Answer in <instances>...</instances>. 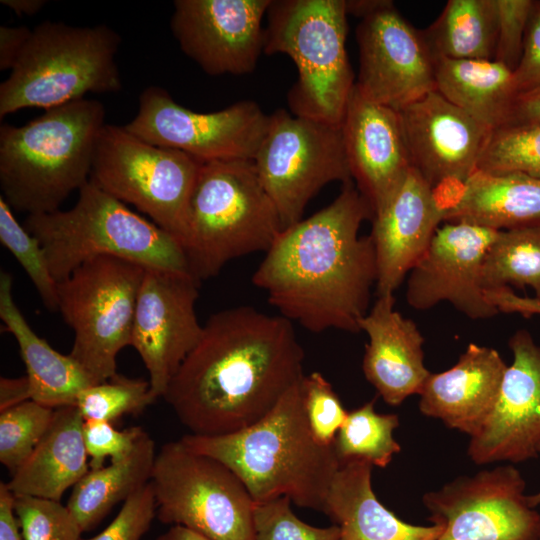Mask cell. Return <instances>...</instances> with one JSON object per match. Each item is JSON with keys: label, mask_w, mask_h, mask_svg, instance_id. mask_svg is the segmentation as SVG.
<instances>
[{"label": "cell", "mask_w": 540, "mask_h": 540, "mask_svg": "<svg viewBox=\"0 0 540 540\" xmlns=\"http://www.w3.org/2000/svg\"><path fill=\"white\" fill-rule=\"evenodd\" d=\"M292 322L250 306L213 314L163 395L194 435L237 432L261 420L304 377Z\"/></svg>", "instance_id": "1"}, {"label": "cell", "mask_w": 540, "mask_h": 540, "mask_svg": "<svg viewBox=\"0 0 540 540\" xmlns=\"http://www.w3.org/2000/svg\"><path fill=\"white\" fill-rule=\"evenodd\" d=\"M370 205L353 180L325 208L283 229L252 276L280 315L305 329L360 332L378 278Z\"/></svg>", "instance_id": "2"}, {"label": "cell", "mask_w": 540, "mask_h": 540, "mask_svg": "<svg viewBox=\"0 0 540 540\" xmlns=\"http://www.w3.org/2000/svg\"><path fill=\"white\" fill-rule=\"evenodd\" d=\"M180 440L192 451L228 466L255 503L287 496L299 507L324 513L341 465L333 445L320 444L310 430L301 381L265 417L247 428L217 436L187 434Z\"/></svg>", "instance_id": "3"}, {"label": "cell", "mask_w": 540, "mask_h": 540, "mask_svg": "<svg viewBox=\"0 0 540 540\" xmlns=\"http://www.w3.org/2000/svg\"><path fill=\"white\" fill-rule=\"evenodd\" d=\"M106 125L100 101L50 108L22 126H0V187L9 206L28 215L51 213L89 180Z\"/></svg>", "instance_id": "4"}, {"label": "cell", "mask_w": 540, "mask_h": 540, "mask_svg": "<svg viewBox=\"0 0 540 540\" xmlns=\"http://www.w3.org/2000/svg\"><path fill=\"white\" fill-rule=\"evenodd\" d=\"M282 230L252 160L202 163L177 238L199 282L231 260L266 252Z\"/></svg>", "instance_id": "5"}, {"label": "cell", "mask_w": 540, "mask_h": 540, "mask_svg": "<svg viewBox=\"0 0 540 540\" xmlns=\"http://www.w3.org/2000/svg\"><path fill=\"white\" fill-rule=\"evenodd\" d=\"M23 226L40 241L57 282L97 256L189 273L183 250L173 235L90 180L79 190L72 208L28 215Z\"/></svg>", "instance_id": "6"}, {"label": "cell", "mask_w": 540, "mask_h": 540, "mask_svg": "<svg viewBox=\"0 0 540 540\" xmlns=\"http://www.w3.org/2000/svg\"><path fill=\"white\" fill-rule=\"evenodd\" d=\"M120 35L107 25L44 21L0 85V119L26 108L44 110L122 89L116 54Z\"/></svg>", "instance_id": "7"}, {"label": "cell", "mask_w": 540, "mask_h": 540, "mask_svg": "<svg viewBox=\"0 0 540 540\" xmlns=\"http://www.w3.org/2000/svg\"><path fill=\"white\" fill-rule=\"evenodd\" d=\"M345 0H271L263 52L285 54L298 78L288 93L292 114L340 124L355 86L347 51Z\"/></svg>", "instance_id": "8"}, {"label": "cell", "mask_w": 540, "mask_h": 540, "mask_svg": "<svg viewBox=\"0 0 540 540\" xmlns=\"http://www.w3.org/2000/svg\"><path fill=\"white\" fill-rule=\"evenodd\" d=\"M145 267L97 256L57 282L58 311L74 332L70 356L95 384L117 373V355L130 345Z\"/></svg>", "instance_id": "9"}, {"label": "cell", "mask_w": 540, "mask_h": 540, "mask_svg": "<svg viewBox=\"0 0 540 540\" xmlns=\"http://www.w3.org/2000/svg\"><path fill=\"white\" fill-rule=\"evenodd\" d=\"M161 523L188 528L210 540H255V501L221 461L181 440L156 454L150 480Z\"/></svg>", "instance_id": "10"}, {"label": "cell", "mask_w": 540, "mask_h": 540, "mask_svg": "<svg viewBox=\"0 0 540 540\" xmlns=\"http://www.w3.org/2000/svg\"><path fill=\"white\" fill-rule=\"evenodd\" d=\"M201 165L184 152L142 140L124 126L106 124L90 181L177 239Z\"/></svg>", "instance_id": "11"}, {"label": "cell", "mask_w": 540, "mask_h": 540, "mask_svg": "<svg viewBox=\"0 0 540 540\" xmlns=\"http://www.w3.org/2000/svg\"><path fill=\"white\" fill-rule=\"evenodd\" d=\"M253 163L282 230L302 220L308 202L325 185L352 180L341 125L284 109L269 115Z\"/></svg>", "instance_id": "12"}, {"label": "cell", "mask_w": 540, "mask_h": 540, "mask_svg": "<svg viewBox=\"0 0 540 540\" xmlns=\"http://www.w3.org/2000/svg\"><path fill=\"white\" fill-rule=\"evenodd\" d=\"M268 121L269 115L252 100L200 113L175 102L164 88L149 86L140 94L135 117L124 127L146 142L208 163L253 161Z\"/></svg>", "instance_id": "13"}, {"label": "cell", "mask_w": 540, "mask_h": 540, "mask_svg": "<svg viewBox=\"0 0 540 540\" xmlns=\"http://www.w3.org/2000/svg\"><path fill=\"white\" fill-rule=\"evenodd\" d=\"M511 464L461 476L423 495L429 520L442 526L436 540H538L540 514Z\"/></svg>", "instance_id": "14"}, {"label": "cell", "mask_w": 540, "mask_h": 540, "mask_svg": "<svg viewBox=\"0 0 540 540\" xmlns=\"http://www.w3.org/2000/svg\"><path fill=\"white\" fill-rule=\"evenodd\" d=\"M359 75L355 82L368 99L399 111L436 90L435 60L421 30L392 1L380 0L356 28Z\"/></svg>", "instance_id": "15"}, {"label": "cell", "mask_w": 540, "mask_h": 540, "mask_svg": "<svg viewBox=\"0 0 540 540\" xmlns=\"http://www.w3.org/2000/svg\"><path fill=\"white\" fill-rule=\"evenodd\" d=\"M199 284L186 272L145 269L130 346L141 357L157 398L202 335L195 309Z\"/></svg>", "instance_id": "16"}, {"label": "cell", "mask_w": 540, "mask_h": 540, "mask_svg": "<svg viewBox=\"0 0 540 540\" xmlns=\"http://www.w3.org/2000/svg\"><path fill=\"white\" fill-rule=\"evenodd\" d=\"M397 112L411 166L443 204L477 169L491 130L437 90Z\"/></svg>", "instance_id": "17"}, {"label": "cell", "mask_w": 540, "mask_h": 540, "mask_svg": "<svg viewBox=\"0 0 540 540\" xmlns=\"http://www.w3.org/2000/svg\"><path fill=\"white\" fill-rule=\"evenodd\" d=\"M271 0H176L170 27L183 53L211 76L252 72L264 50Z\"/></svg>", "instance_id": "18"}, {"label": "cell", "mask_w": 540, "mask_h": 540, "mask_svg": "<svg viewBox=\"0 0 540 540\" xmlns=\"http://www.w3.org/2000/svg\"><path fill=\"white\" fill-rule=\"evenodd\" d=\"M498 231L463 222L439 227L425 254L409 272L406 301L415 310L449 302L470 319L499 313L481 283L486 254Z\"/></svg>", "instance_id": "19"}, {"label": "cell", "mask_w": 540, "mask_h": 540, "mask_svg": "<svg viewBox=\"0 0 540 540\" xmlns=\"http://www.w3.org/2000/svg\"><path fill=\"white\" fill-rule=\"evenodd\" d=\"M513 362L504 374L496 406L468 445L477 465L536 458L540 442V344L529 331L509 339Z\"/></svg>", "instance_id": "20"}, {"label": "cell", "mask_w": 540, "mask_h": 540, "mask_svg": "<svg viewBox=\"0 0 540 540\" xmlns=\"http://www.w3.org/2000/svg\"><path fill=\"white\" fill-rule=\"evenodd\" d=\"M340 125L351 178L374 215L412 168L398 112L355 85Z\"/></svg>", "instance_id": "21"}, {"label": "cell", "mask_w": 540, "mask_h": 540, "mask_svg": "<svg viewBox=\"0 0 540 540\" xmlns=\"http://www.w3.org/2000/svg\"><path fill=\"white\" fill-rule=\"evenodd\" d=\"M443 211L431 186L411 168L372 217L377 296L394 294L428 249Z\"/></svg>", "instance_id": "22"}, {"label": "cell", "mask_w": 540, "mask_h": 540, "mask_svg": "<svg viewBox=\"0 0 540 540\" xmlns=\"http://www.w3.org/2000/svg\"><path fill=\"white\" fill-rule=\"evenodd\" d=\"M506 369L497 350L470 343L451 368L429 375L419 410L472 437L493 412Z\"/></svg>", "instance_id": "23"}, {"label": "cell", "mask_w": 540, "mask_h": 540, "mask_svg": "<svg viewBox=\"0 0 540 540\" xmlns=\"http://www.w3.org/2000/svg\"><path fill=\"white\" fill-rule=\"evenodd\" d=\"M377 297L360 322L368 336L362 368L383 400L398 406L419 395L431 372L424 364V337L417 325L395 310L394 294Z\"/></svg>", "instance_id": "24"}, {"label": "cell", "mask_w": 540, "mask_h": 540, "mask_svg": "<svg viewBox=\"0 0 540 540\" xmlns=\"http://www.w3.org/2000/svg\"><path fill=\"white\" fill-rule=\"evenodd\" d=\"M372 465L364 460L341 463L329 490L324 513L340 528L339 540H436L442 526L407 523L376 497Z\"/></svg>", "instance_id": "25"}, {"label": "cell", "mask_w": 540, "mask_h": 540, "mask_svg": "<svg viewBox=\"0 0 540 540\" xmlns=\"http://www.w3.org/2000/svg\"><path fill=\"white\" fill-rule=\"evenodd\" d=\"M443 221L498 232L540 224V179L476 169L445 206Z\"/></svg>", "instance_id": "26"}, {"label": "cell", "mask_w": 540, "mask_h": 540, "mask_svg": "<svg viewBox=\"0 0 540 540\" xmlns=\"http://www.w3.org/2000/svg\"><path fill=\"white\" fill-rule=\"evenodd\" d=\"M83 425L76 406L55 409L44 436L6 482L13 495L60 501L90 470Z\"/></svg>", "instance_id": "27"}, {"label": "cell", "mask_w": 540, "mask_h": 540, "mask_svg": "<svg viewBox=\"0 0 540 540\" xmlns=\"http://www.w3.org/2000/svg\"><path fill=\"white\" fill-rule=\"evenodd\" d=\"M11 274H0V318L19 347L30 383L31 399L52 409L75 406L79 393L94 385L82 366L39 337L27 323L12 294Z\"/></svg>", "instance_id": "28"}, {"label": "cell", "mask_w": 540, "mask_h": 540, "mask_svg": "<svg viewBox=\"0 0 540 540\" xmlns=\"http://www.w3.org/2000/svg\"><path fill=\"white\" fill-rule=\"evenodd\" d=\"M436 90L477 122L495 130L515 96L513 71L495 59L435 60Z\"/></svg>", "instance_id": "29"}, {"label": "cell", "mask_w": 540, "mask_h": 540, "mask_svg": "<svg viewBox=\"0 0 540 540\" xmlns=\"http://www.w3.org/2000/svg\"><path fill=\"white\" fill-rule=\"evenodd\" d=\"M155 457L154 440L143 431L130 455L90 469L76 483L66 506L83 532L95 528L116 504L150 482Z\"/></svg>", "instance_id": "30"}, {"label": "cell", "mask_w": 540, "mask_h": 540, "mask_svg": "<svg viewBox=\"0 0 540 540\" xmlns=\"http://www.w3.org/2000/svg\"><path fill=\"white\" fill-rule=\"evenodd\" d=\"M422 35L434 60L494 59L497 41L494 0H449Z\"/></svg>", "instance_id": "31"}, {"label": "cell", "mask_w": 540, "mask_h": 540, "mask_svg": "<svg viewBox=\"0 0 540 540\" xmlns=\"http://www.w3.org/2000/svg\"><path fill=\"white\" fill-rule=\"evenodd\" d=\"M485 291L531 288L540 302V224L498 232L484 259Z\"/></svg>", "instance_id": "32"}, {"label": "cell", "mask_w": 540, "mask_h": 540, "mask_svg": "<svg viewBox=\"0 0 540 540\" xmlns=\"http://www.w3.org/2000/svg\"><path fill=\"white\" fill-rule=\"evenodd\" d=\"M375 401L373 399L347 413L333 443L341 463L364 460L372 466L385 468L400 452V444L393 436L399 426V417L397 414L376 412Z\"/></svg>", "instance_id": "33"}, {"label": "cell", "mask_w": 540, "mask_h": 540, "mask_svg": "<svg viewBox=\"0 0 540 540\" xmlns=\"http://www.w3.org/2000/svg\"><path fill=\"white\" fill-rule=\"evenodd\" d=\"M477 169L491 173H521L540 179V123L492 130Z\"/></svg>", "instance_id": "34"}, {"label": "cell", "mask_w": 540, "mask_h": 540, "mask_svg": "<svg viewBox=\"0 0 540 540\" xmlns=\"http://www.w3.org/2000/svg\"><path fill=\"white\" fill-rule=\"evenodd\" d=\"M156 399L149 380L116 374L82 390L75 406L84 420L112 422L123 415L143 412Z\"/></svg>", "instance_id": "35"}, {"label": "cell", "mask_w": 540, "mask_h": 540, "mask_svg": "<svg viewBox=\"0 0 540 540\" xmlns=\"http://www.w3.org/2000/svg\"><path fill=\"white\" fill-rule=\"evenodd\" d=\"M54 410L31 399L0 412V462L11 475L48 430Z\"/></svg>", "instance_id": "36"}, {"label": "cell", "mask_w": 540, "mask_h": 540, "mask_svg": "<svg viewBox=\"0 0 540 540\" xmlns=\"http://www.w3.org/2000/svg\"><path fill=\"white\" fill-rule=\"evenodd\" d=\"M0 196V241L23 267L50 311L58 310L57 281L52 276L40 241L17 221Z\"/></svg>", "instance_id": "37"}, {"label": "cell", "mask_w": 540, "mask_h": 540, "mask_svg": "<svg viewBox=\"0 0 540 540\" xmlns=\"http://www.w3.org/2000/svg\"><path fill=\"white\" fill-rule=\"evenodd\" d=\"M14 510L24 540H81L76 518L60 501L14 495Z\"/></svg>", "instance_id": "38"}, {"label": "cell", "mask_w": 540, "mask_h": 540, "mask_svg": "<svg viewBox=\"0 0 540 540\" xmlns=\"http://www.w3.org/2000/svg\"><path fill=\"white\" fill-rule=\"evenodd\" d=\"M291 499L281 496L255 503V540H339L340 528L315 527L299 519L291 509Z\"/></svg>", "instance_id": "39"}, {"label": "cell", "mask_w": 540, "mask_h": 540, "mask_svg": "<svg viewBox=\"0 0 540 540\" xmlns=\"http://www.w3.org/2000/svg\"><path fill=\"white\" fill-rule=\"evenodd\" d=\"M301 393L305 416L314 438L322 445L332 446L348 411L331 383L320 372L304 375Z\"/></svg>", "instance_id": "40"}, {"label": "cell", "mask_w": 540, "mask_h": 540, "mask_svg": "<svg viewBox=\"0 0 540 540\" xmlns=\"http://www.w3.org/2000/svg\"><path fill=\"white\" fill-rule=\"evenodd\" d=\"M497 14V41L494 59L511 71L517 68L533 0H494Z\"/></svg>", "instance_id": "41"}, {"label": "cell", "mask_w": 540, "mask_h": 540, "mask_svg": "<svg viewBox=\"0 0 540 540\" xmlns=\"http://www.w3.org/2000/svg\"><path fill=\"white\" fill-rule=\"evenodd\" d=\"M143 431L139 426L118 430L111 422L84 420L83 434L90 469L103 467L107 457L110 461L126 458Z\"/></svg>", "instance_id": "42"}, {"label": "cell", "mask_w": 540, "mask_h": 540, "mask_svg": "<svg viewBox=\"0 0 540 540\" xmlns=\"http://www.w3.org/2000/svg\"><path fill=\"white\" fill-rule=\"evenodd\" d=\"M156 517L151 482L130 496L111 523L92 538L81 540H141Z\"/></svg>", "instance_id": "43"}, {"label": "cell", "mask_w": 540, "mask_h": 540, "mask_svg": "<svg viewBox=\"0 0 540 540\" xmlns=\"http://www.w3.org/2000/svg\"><path fill=\"white\" fill-rule=\"evenodd\" d=\"M515 95L540 87V0L533 1L521 60L513 72Z\"/></svg>", "instance_id": "44"}, {"label": "cell", "mask_w": 540, "mask_h": 540, "mask_svg": "<svg viewBox=\"0 0 540 540\" xmlns=\"http://www.w3.org/2000/svg\"><path fill=\"white\" fill-rule=\"evenodd\" d=\"M32 29L26 26L0 27V70H12L22 55Z\"/></svg>", "instance_id": "45"}, {"label": "cell", "mask_w": 540, "mask_h": 540, "mask_svg": "<svg viewBox=\"0 0 540 540\" xmlns=\"http://www.w3.org/2000/svg\"><path fill=\"white\" fill-rule=\"evenodd\" d=\"M534 123H540V87L514 96L503 126Z\"/></svg>", "instance_id": "46"}, {"label": "cell", "mask_w": 540, "mask_h": 540, "mask_svg": "<svg viewBox=\"0 0 540 540\" xmlns=\"http://www.w3.org/2000/svg\"><path fill=\"white\" fill-rule=\"evenodd\" d=\"M485 293L488 301L499 312L519 313L525 318L540 315V302L535 298L519 296L511 288L485 291Z\"/></svg>", "instance_id": "47"}, {"label": "cell", "mask_w": 540, "mask_h": 540, "mask_svg": "<svg viewBox=\"0 0 540 540\" xmlns=\"http://www.w3.org/2000/svg\"><path fill=\"white\" fill-rule=\"evenodd\" d=\"M0 540H24L14 510V495L0 482Z\"/></svg>", "instance_id": "48"}, {"label": "cell", "mask_w": 540, "mask_h": 540, "mask_svg": "<svg viewBox=\"0 0 540 540\" xmlns=\"http://www.w3.org/2000/svg\"><path fill=\"white\" fill-rule=\"evenodd\" d=\"M28 400H31V389L27 376L0 378V412Z\"/></svg>", "instance_id": "49"}, {"label": "cell", "mask_w": 540, "mask_h": 540, "mask_svg": "<svg viewBox=\"0 0 540 540\" xmlns=\"http://www.w3.org/2000/svg\"><path fill=\"white\" fill-rule=\"evenodd\" d=\"M3 6L8 7L18 16H33L46 5L45 0H0Z\"/></svg>", "instance_id": "50"}, {"label": "cell", "mask_w": 540, "mask_h": 540, "mask_svg": "<svg viewBox=\"0 0 540 540\" xmlns=\"http://www.w3.org/2000/svg\"><path fill=\"white\" fill-rule=\"evenodd\" d=\"M154 540H210L199 533L179 525H173Z\"/></svg>", "instance_id": "51"}, {"label": "cell", "mask_w": 540, "mask_h": 540, "mask_svg": "<svg viewBox=\"0 0 540 540\" xmlns=\"http://www.w3.org/2000/svg\"><path fill=\"white\" fill-rule=\"evenodd\" d=\"M538 453L540 454V442L538 444ZM527 500L532 508H536L540 505V490L537 493L527 495Z\"/></svg>", "instance_id": "52"}, {"label": "cell", "mask_w": 540, "mask_h": 540, "mask_svg": "<svg viewBox=\"0 0 540 540\" xmlns=\"http://www.w3.org/2000/svg\"><path fill=\"white\" fill-rule=\"evenodd\" d=\"M538 540H540V534H539V538H538Z\"/></svg>", "instance_id": "53"}]
</instances>
